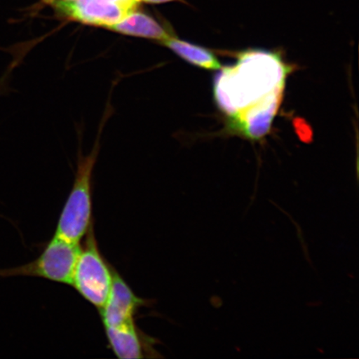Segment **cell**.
I'll list each match as a JSON object with an SVG mask.
<instances>
[{"label": "cell", "mask_w": 359, "mask_h": 359, "mask_svg": "<svg viewBox=\"0 0 359 359\" xmlns=\"http://www.w3.org/2000/svg\"><path fill=\"white\" fill-rule=\"evenodd\" d=\"M160 44L169 48L175 55L187 62L188 64L201 67V69L219 70L222 67L221 62L213 52L200 46V45L180 39L176 35L172 36Z\"/></svg>", "instance_id": "30bf717a"}, {"label": "cell", "mask_w": 359, "mask_h": 359, "mask_svg": "<svg viewBox=\"0 0 359 359\" xmlns=\"http://www.w3.org/2000/svg\"><path fill=\"white\" fill-rule=\"evenodd\" d=\"M100 139L88 156L79 155L73 188L62 208L55 236L79 244L92 226L93 175L100 151Z\"/></svg>", "instance_id": "7a4b0ae2"}, {"label": "cell", "mask_w": 359, "mask_h": 359, "mask_svg": "<svg viewBox=\"0 0 359 359\" xmlns=\"http://www.w3.org/2000/svg\"><path fill=\"white\" fill-rule=\"evenodd\" d=\"M142 1H145L147 3L150 4H163L174 1H182V0H142Z\"/></svg>", "instance_id": "4fadbf2b"}, {"label": "cell", "mask_w": 359, "mask_h": 359, "mask_svg": "<svg viewBox=\"0 0 359 359\" xmlns=\"http://www.w3.org/2000/svg\"><path fill=\"white\" fill-rule=\"evenodd\" d=\"M139 1H140V2H141V1H142V0H139Z\"/></svg>", "instance_id": "5bb4252c"}, {"label": "cell", "mask_w": 359, "mask_h": 359, "mask_svg": "<svg viewBox=\"0 0 359 359\" xmlns=\"http://www.w3.org/2000/svg\"><path fill=\"white\" fill-rule=\"evenodd\" d=\"M86 235L85 246L81 248L75 264L71 285L83 299L100 309L109 294L114 268L102 257L93 224Z\"/></svg>", "instance_id": "3957f363"}, {"label": "cell", "mask_w": 359, "mask_h": 359, "mask_svg": "<svg viewBox=\"0 0 359 359\" xmlns=\"http://www.w3.org/2000/svg\"><path fill=\"white\" fill-rule=\"evenodd\" d=\"M107 29L131 37L154 40L158 43L175 35L172 29L165 28L154 18L136 11L129 13L123 20Z\"/></svg>", "instance_id": "9c48e42d"}, {"label": "cell", "mask_w": 359, "mask_h": 359, "mask_svg": "<svg viewBox=\"0 0 359 359\" xmlns=\"http://www.w3.org/2000/svg\"><path fill=\"white\" fill-rule=\"evenodd\" d=\"M109 344L115 355L122 359H139L154 356L156 353L151 344V339L142 333L135 325L128 322L116 327H105Z\"/></svg>", "instance_id": "ba28073f"}, {"label": "cell", "mask_w": 359, "mask_h": 359, "mask_svg": "<svg viewBox=\"0 0 359 359\" xmlns=\"http://www.w3.org/2000/svg\"><path fill=\"white\" fill-rule=\"evenodd\" d=\"M294 127L296 134L298 135L300 141L309 143L312 141L313 131L311 126L308 124L306 120L302 118L294 119Z\"/></svg>", "instance_id": "8fae6325"}, {"label": "cell", "mask_w": 359, "mask_h": 359, "mask_svg": "<svg viewBox=\"0 0 359 359\" xmlns=\"http://www.w3.org/2000/svg\"><path fill=\"white\" fill-rule=\"evenodd\" d=\"M114 276L109 296L100 309L104 327H116L134 321L139 309L147 304L146 300L135 294L127 282L112 269Z\"/></svg>", "instance_id": "8992f818"}, {"label": "cell", "mask_w": 359, "mask_h": 359, "mask_svg": "<svg viewBox=\"0 0 359 359\" xmlns=\"http://www.w3.org/2000/svg\"><path fill=\"white\" fill-rule=\"evenodd\" d=\"M234 65L222 67L214 80L215 102L228 121L284 92L292 67L278 53L247 50L236 55Z\"/></svg>", "instance_id": "6da1fadb"}, {"label": "cell", "mask_w": 359, "mask_h": 359, "mask_svg": "<svg viewBox=\"0 0 359 359\" xmlns=\"http://www.w3.org/2000/svg\"><path fill=\"white\" fill-rule=\"evenodd\" d=\"M82 247L53 236L43 252L34 262L25 266L0 269V277L32 276L72 284L74 269Z\"/></svg>", "instance_id": "277c9868"}, {"label": "cell", "mask_w": 359, "mask_h": 359, "mask_svg": "<svg viewBox=\"0 0 359 359\" xmlns=\"http://www.w3.org/2000/svg\"><path fill=\"white\" fill-rule=\"evenodd\" d=\"M283 93L284 92L273 94L237 118L228 121L229 128L252 140H258L266 136L280 109Z\"/></svg>", "instance_id": "52a82bcc"}, {"label": "cell", "mask_w": 359, "mask_h": 359, "mask_svg": "<svg viewBox=\"0 0 359 359\" xmlns=\"http://www.w3.org/2000/svg\"><path fill=\"white\" fill-rule=\"evenodd\" d=\"M65 19L81 24L109 28L133 11L109 0H43Z\"/></svg>", "instance_id": "5b68a950"}, {"label": "cell", "mask_w": 359, "mask_h": 359, "mask_svg": "<svg viewBox=\"0 0 359 359\" xmlns=\"http://www.w3.org/2000/svg\"><path fill=\"white\" fill-rule=\"evenodd\" d=\"M109 1L118 4V6L131 11H136L137 4L140 2L139 0H109Z\"/></svg>", "instance_id": "7c38bea8"}]
</instances>
